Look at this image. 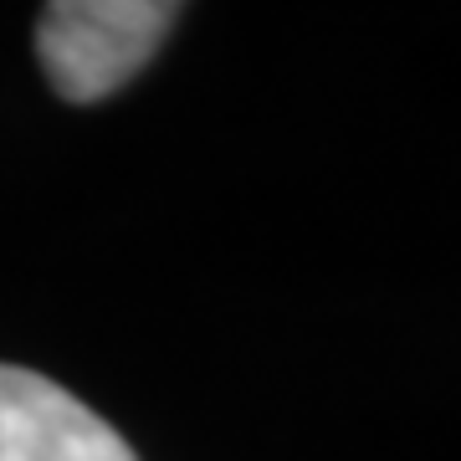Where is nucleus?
Masks as SVG:
<instances>
[{
  "mask_svg": "<svg viewBox=\"0 0 461 461\" xmlns=\"http://www.w3.org/2000/svg\"><path fill=\"white\" fill-rule=\"evenodd\" d=\"M175 16L169 0H57L36 21V51L67 103H98L159 51Z\"/></svg>",
  "mask_w": 461,
  "mask_h": 461,
  "instance_id": "f257e3e1",
  "label": "nucleus"
},
{
  "mask_svg": "<svg viewBox=\"0 0 461 461\" xmlns=\"http://www.w3.org/2000/svg\"><path fill=\"white\" fill-rule=\"evenodd\" d=\"M0 461H139L98 411L62 384L0 364Z\"/></svg>",
  "mask_w": 461,
  "mask_h": 461,
  "instance_id": "f03ea898",
  "label": "nucleus"
}]
</instances>
